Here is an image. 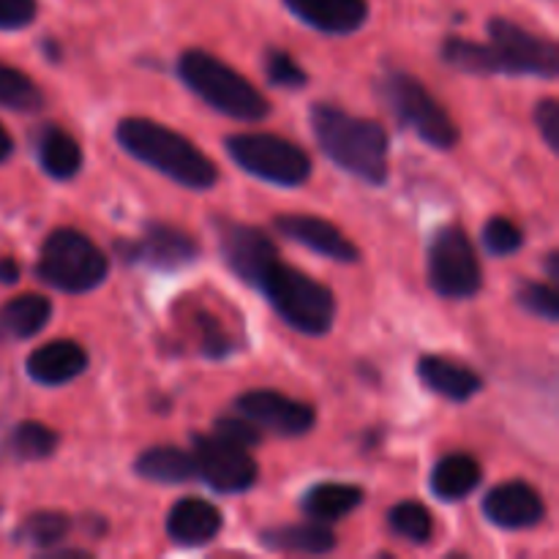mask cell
<instances>
[{
  "mask_svg": "<svg viewBox=\"0 0 559 559\" xmlns=\"http://www.w3.org/2000/svg\"><path fill=\"white\" fill-rule=\"evenodd\" d=\"M317 145L344 173L366 180L369 186L388 183V140L385 126L369 118H355L333 104H314L309 109Z\"/></svg>",
  "mask_w": 559,
  "mask_h": 559,
  "instance_id": "1",
  "label": "cell"
},
{
  "mask_svg": "<svg viewBox=\"0 0 559 559\" xmlns=\"http://www.w3.org/2000/svg\"><path fill=\"white\" fill-rule=\"evenodd\" d=\"M115 140L129 156L145 167L167 175L191 191H211L218 183V167L178 131L151 118H123L115 129Z\"/></svg>",
  "mask_w": 559,
  "mask_h": 559,
  "instance_id": "2",
  "label": "cell"
},
{
  "mask_svg": "<svg viewBox=\"0 0 559 559\" xmlns=\"http://www.w3.org/2000/svg\"><path fill=\"white\" fill-rule=\"evenodd\" d=\"M178 76L194 96L227 118L257 123L271 115L267 98L240 71L205 49H186L178 58Z\"/></svg>",
  "mask_w": 559,
  "mask_h": 559,
  "instance_id": "3",
  "label": "cell"
},
{
  "mask_svg": "<svg viewBox=\"0 0 559 559\" xmlns=\"http://www.w3.org/2000/svg\"><path fill=\"white\" fill-rule=\"evenodd\" d=\"M254 287L289 328L306 336H325L336 322V298L331 289L298 267L287 265L282 257L265 267Z\"/></svg>",
  "mask_w": 559,
  "mask_h": 559,
  "instance_id": "4",
  "label": "cell"
},
{
  "mask_svg": "<svg viewBox=\"0 0 559 559\" xmlns=\"http://www.w3.org/2000/svg\"><path fill=\"white\" fill-rule=\"evenodd\" d=\"M109 260L85 233L71 227L52 229L41 246L36 276L66 295L93 293L107 282Z\"/></svg>",
  "mask_w": 559,
  "mask_h": 559,
  "instance_id": "5",
  "label": "cell"
},
{
  "mask_svg": "<svg viewBox=\"0 0 559 559\" xmlns=\"http://www.w3.org/2000/svg\"><path fill=\"white\" fill-rule=\"evenodd\" d=\"M382 104H388L396 120L413 129L426 145L451 151L459 142V129L440 102L424 87V82L404 71H385L377 82Z\"/></svg>",
  "mask_w": 559,
  "mask_h": 559,
  "instance_id": "6",
  "label": "cell"
},
{
  "mask_svg": "<svg viewBox=\"0 0 559 559\" xmlns=\"http://www.w3.org/2000/svg\"><path fill=\"white\" fill-rule=\"evenodd\" d=\"M227 156L243 169L246 175L282 186L298 189L311 178V158L295 142L278 134H233L227 136Z\"/></svg>",
  "mask_w": 559,
  "mask_h": 559,
  "instance_id": "7",
  "label": "cell"
},
{
  "mask_svg": "<svg viewBox=\"0 0 559 559\" xmlns=\"http://www.w3.org/2000/svg\"><path fill=\"white\" fill-rule=\"evenodd\" d=\"M429 284L440 298L467 300L475 298L484 287L478 251L462 227H442L431 238L429 257H426Z\"/></svg>",
  "mask_w": 559,
  "mask_h": 559,
  "instance_id": "8",
  "label": "cell"
},
{
  "mask_svg": "<svg viewBox=\"0 0 559 559\" xmlns=\"http://www.w3.org/2000/svg\"><path fill=\"white\" fill-rule=\"evenodd\" d=\"M486 31H489V44L500 58L502 74L557 80L559 49L555 41L535 36L516 22L502 20V16H491Z\"/></svg>",
  "mask_w": 559,
  "mask_h": 559,
  "instance_id": "9",
  "label": "cell"
},
{
  "mask_svg": "<svg viewBox=\"0 0 559 559\" xmlns=\"http://www.w3.org/2000/svg\"><path fill=\"white\" fill-rule=\"evenodd\" d=\"M191 445H194L191 456L197 464V478L205 480L218 495H243L257 484L260 467L249 448L238 445L216 431L191 435Z\"/></svg>",
  "mask_w": 559,
  "mask_h": 559,
  "instance_id": "10",
  "label": "cell"
},
{
  "mask_svg": "<svg viewBox=\"0 0 559 559\" xmlns=\"http://www.w3.org/2000/svg\"><path fill=\"white\" fill-rule=\"evenodd\" d=\"M115 249H118L120 260L164 273L183 271L200 260V243L189 233L164 222H147L140 238L118 240Z\"/></svg>",
  "mask_w": 559,
  "mask_h": 559,
  "instance_id": "11",
  "label": "cell"
},
{
  "mask_svg": "<svg viewBox=\"0 0 559 559\" xmlns=\"http://www.w3.org/2000/svg\"><path fill=\"white\" fill-rule=\"evenodd\" d=\"M213 227H216L218 249H222V257L224 262H227L229 271H233L240 282L254 287L257 278H260L262 273H265V267L278 257L273 240L267 238L262 229L233 222V218H213Z\"/></svg>",
  "mask_w": 559,
  "mask_h": 559,
  "instance_id": "12",
  "label": "cell"
},
{
  "mask_svg": "<svg viewBox=\"0 0 559 559\" xmlns=\"http://www.w3.org/2000/svg\"><path fill=\"white\" fill-rule=\"evenodd\" d=\"M235 413L249 418L262 431L278 437H304L314 429L317 413L304 402L276 391H249L235 399Z\"/></svg>",
  "mask_w": 559,
  "mask_h": 559,
  "instance_id": "13",
  "label": "cell"
},
{
  "mask_svg": "<svg viewBox=\"0 0 559 559\" xmlns=\"http://www.w3.org/2000/svg\"><path fill=\"white\" fill-rule=\"evenodd\" d=\"M273 229L284 238L295 240V243L306 246V249L317 251V254L328 257L336 262H358L360 251L347 235L331 222L320 216H309V213H278L273 218Z\"/></svg>",
  "mask_w": 559,
  "mask_h": 559,
  "instance_id": "14",
  "label": "cell"
},
{
  "mask_svg": "<svg viewBox=\"0 0 559 559\" xmlns=\"http://www.w3.org/2000/svg\"><path fill=\"white\" fill-rule=\"evenodd\" d=\"M484 513L500 530H530L546 519V502L524 480H508L484 497Z\"/></svg>",
  "mask_w": 559,
  "mask_h": 559,
  "instance_id": "15",
  "label": "cell"
},
{
  "mask_svg": "<svg viewBox=\"0 0 559 559\" xmlns=\"http://www.w3.org/2000/svg\"><path fill=\"white\" fill-rule=\"evenodd\" d=\"M284 5L300 22L328 36H349L369 20L366 0H284Z\"/></svg>",
  "mask_w": 559,
  "mask_h": 559,
  "instance_id": "16",
  "label": "cell"
},
{
  "mask_svg": "<svg viewBox=\"0 0 559 559\" xmlns=\"http://www.w3.org/2000/svg\"><path fill=\"white\" fill-rule=\"evenodd\" d=\"M222 527V511L200 497L178 500L167 516V538L178 546H189V549H200V546L216 540Z\"/></svg>",
  "mask_w": 559,
  "mask_h": 559,
  "instance_id": "17",
  "label": "cell"
},
{
  "mask_svg": "<svg viewBox=\"0 0 559 559\" xmlns=\"http://www.w3.org/2000/svg\"><path fill=\"white\" fill-rule=\"evenodd\" d=\"M87 369V353L71 338H58L33 349L27 358V377L38 385H66Z\"/></svg>",
  "mask_w": 559,
  "mask_h": 559,
  "instance_id": "18",
  "label": "cell"
},
{
  "mask_svg": "<svg viewBox=\"0 0 559 559\" xmlns=\"http://www.w3.org/2000/svg\"><path fill=\"white\" fill-rule=\"evenodd\" d=\"M418 377L431 393L456 404L469 402L484 388V380L473 369L462 366L459 360L442 358V355H424L418 360Z\"/></svg>",
  "mask_w": 559,
  "mask_h": 559,
  "instance_id": "19",
  "label": "cell"
},
{
  "mask_svg": "<svg viewBox=\"0 0 559 559\" xmlns=\"http://www.w3.org/2000/svg\"><path fill=\"white\" fill-rule=\"evenodd\" d=\"M260 544L271 551H287V555H328L336 549L338 538L325 522H300L278 524L260 533Z\"/></svg>",
  "mask_w": 559,
  "mask_h": 559,
  "instance_id": "20",
  "label": "cell"
},
{
  "mask_svg": "<svg viewBox=\"0 0 559 559\" xmlns=\"http://www.w3.org/2000/svg\"><path fill=\"white\" fill-rule=\"evenodd\" d=\"M52 317V304L41 295H16L0 306V342H25L41 333Z\"/></svg>",
  "mask_w": 559,
  "mask_h": 559,
  "instance_id": "21",
  "label": "cell"
},
{
  "mask_svg": "<svg viewBox=\"0 0 559 559\" xmlns=\"http://www.w3.org/2000/svg\"><path fill=\"white\" fill-rule=\"evenodd\" d=\"M134 473L140 478L153 480V484L162 486H175V484H189L197 478V464L194 456L189 451H180L173 445H156L147 448L136 456Z\"/></svg>",
  "mask_w": 559,
  "mask_h": 559,
  "instance_id": "22",
  "label": "cell"
},
{
  "mask_svg": "<svg viewBox=\"0 0 559 559\" xmlns=\"http://www.w3.org/2000/svg\"><path fill=\"white\" fill-rule=\"evenodd\" d=\"M38 164L55 180H71L82 169V147L69 131L44 126L36 136Z\"/></svg>",
  "mask_w": 559,
  "mask_h": 559,
  "instance_id": "23",
  "label": "cell"
},
{
  "mask_svg": "<svg viewBox=\"0 0 559 559\" xmlns=\"http://www.w3.org/2000/svg\"><path fill=\"white\" fill-rule=\"evenodd\" d=\"M480 464L467 453H451L442 462H437L435 473H431V495L442 502H459L464 497L473 495L480 486Z\"/></svg>",
  "mask_w": 559,
  "mask_h": 559,
  "instance_id": "24",
  "label": "cell"
},
{
  "mask_svg": "<svg viewBox=\"0 0 559 559\" xmlns=\"http://www.w3.org/2000/svg\"><path fill=\"white\" fill-rule=\"evenodd\" d=\"M364 489L349 484H317L300 500V508L314 522H338L364 502Z\"/></svg>",
  "mask_w": 559,
  "mask_h": 559,
  "instance_id": "25",
  "label": "cell"
},
{
  "mask_svg": "<svg viewBox=\"0 0 559 559\" xmlns=\"http://www.w3.org/2000/svg\"><path fill=\"white\" fill-rule=\"evenodd\" d=\"M442 60L453 69L464 71V74H478V76H491L502 74L500 58H497L495 47L491 44H478L467 41V38H445L442 44Z\"/></svg>",
  "mask_w": 559,
  "mask_h": 559,
  "instance_id": "26",
  "label": "cell"
},
{
  "mask_svg": "<svg viewBox=\"0 0 559 559\" xmlns=\"http://www.w3.org/2000/svg\"><path fill=\"white\" fill-rule=\"evenodd\" d=\"M60 437L55 435L49 426L36 424V420H25V424L14 426L9 435V453L20 462H41L58 451Z\"/></svg>",
  "mask_w": 559,
  "mask_h": 559,
  "instance_id": "27",
  "label": "cell"
},
{
  "mask_svg": "<svg viewBox=\"0 0 559 559\" xmlns=\"http://www.w3.org/2000/svg\"><path fill=\"white\" fill-rule=\"evenodd\" d=\"M71 533V519L60 511H38L31 513L25 522L16 530V540L22 544H31L36 549L49 551L55 546H60L66 540V535Z\"/></svg>",
  "mask_w": 559,
  "mask_h": 559,
  "instance_id": "28",
  "label": "cell"
},
{
  "mask_svg": "<svg viewBox=\"0 0 559 559\" xmlns=\"http://www.w3.org/2000/svg\"><path fill=\"white\" fill-rule=\"evenodd\" d=\"M0 107L16 112H38L44 107V93L25 71L0 63Z\"/></svg>",
  "mask_w": 559,
  "mask_h": 559,
  "instance_id": "29",
  "label": "cell"
},
{
  "mask_svg": "<svg viewBox=\"0 0 559 559\" xmlns=\"http://www.w3.org/2000/svg\"><path fill=\"white\" fill-rule=\"evenodd\" d=\"M388 524H391L399 538L409 540L415 546L429 544L431 535H435V516H431L429 508L415 500L393 506L391 513H388Z\"/></svg>",
  "mask_w": 559,
  "mask_h": 559,
  "instance_id": "30",
  "label": "cell"
},
{
  "mask_svg": "<svg viewBox=\"0 0 559 559\" xmlns=\"http://www.w3.org/2000/svg\"><path fill=\"white\" fill-rule=\"evenodd\" d=\"M516 300L527 314L538 317V320L544 322H559V295L555 287H549V284L522 282Z\"/></svg>",
  "mask_w": 559,
  "mask_h": 559,
  "instance_id": "31",
  "label": "cell"
},
{
  "mask_svg": "<svg viewBox=\"0 0 559 559\" xmlns=\"http://www.w3.org/2000/svg\"><path fill=\"white\" fill-rule=\"evenodd\" d=\"M262 63H265L267 80L278 87H287V91H300V87H306V82H309V74H306V71L295 63L293 55L284 52V49L271 47L265 52V60H262Z\"/></svg>",
  "mask_w": 559,
  "mask_h": 559,
  "instance_id": "32",
  "label": "cell"
},
{
  "mask_svg": "<svg viewBox=\"0 0 559 559\" xmlns=\"http://www.w3.org/2000/svg\"><path fill=\"white\" fill-rule=\"evenodd\" d=\"M524 243V235L522 229L516 227V224L511 222V218L506 216H495L486 222L484 227V246L489 254L495 257H511L516 254L519 249H522Z\"/></svg>",
  "mask_w": 559,
  "mask_h": 559,
  "instance_id": "33",
  "label": "cell"
},
{
  "mask_svg": "<svg viewBox=\"0 0 559 559\" xmlns=\"http://www.w3.org/2000/svg\"><path fill=\"white\" fill-rule=\"evenodd\" d=\"M213 431H216V435H222V437H227V440L238 442V445H243V448H254V445H260V442H262L260 426H254L249 418H243V415H238V413L218 418L216 429H213Z\"/></svg>",
  "mask_w": 559,
  "mask_h": 559,
  "instance_id": "34",
  "label": "cell"
},
{
  "mask_svg": "<svg viewBox=\"0 0 559 559\" xmlns=\"http://www.w3.org/2000/svg\"><path fill=\"white\" fill-rule=\"evenodd\" d=\"M36 0H0V31H22L36 20Z\"/></svg>",
  "mask_w": 559,
  "mask_h": 559,
  "instance_id": "35",
  "label": "cell"
},
{
  "mask_svg": "<svg viewBox=\"0 0 559 559\" xmlns=\"http://www.w3.org/2000/svg\"><path fill=\"white\" fill-rule=\"evenodd\" d=\"M535 126H538L540 136H544L546 145L551 147V151H557L559 147V104L557 98H544V102H538V107H535Z\"/></svg>",
  "mask_w": 559,
  "mask_h": 559,
  "instance_id": "36",
  "label": "cell"
},
{
  "mask_svg": "<svg viewBox=\"0 0 559 559\" xmlns=\"http://www.w3.org/2000/svg\"><path fill=\"white\" fill-rule=\"evenodd\" d=\"M202 353L207 355V358H227L229 353H233V344H229V338L224 336L222 328L216 325V322L211 320V317H202Z\"/></svg>",
  "mask_w": 559,
  "mask_h": 559,
  "instance_id": "37",
  "label": "cell"
},
{
  "mask_svg": "<svg viewBox=\"0 0 559 559\" xmlns=\"http://www.w3.org/2000/svg\"><path fill=\"white\" fill-rule=\"evenodd\" d=\"M20 282V262L14 257H0V287Z\"/></svg>",
  "mask_w": 559,
  "mask_h": 559,
  "instance_id": "38",
  "label": "cell"
},
{
  "mask_svg": "<svg viewBox=\"0 0 559 559\" xmlns=\"http://www.w3.org/2000/svg\"><path fill=\"white\" fill-rule=\"evenodd\" d=\"M11 151H14V142H11V134L3 129V123H0V164L11 156Z\"/></svg>",
  "mask_w": 559,
  "mask_h": 559,
  "instance_id": "39",
  "label": "cell"
},
{
  "mask_svg": "<svg viewBox=\"0 0 559 559\" xmlns=\"http://www.w3.org/2000/svg\"><path fill=\"white\" fill-rule=\"evenodd\" d=\"M546 273H549L551 282L559 278V251H549V257H546Z\"/></svg>",
  "mask_w": 559,
  "mask_h": 559,
  "instance_id": "40",
  "label": "cell"
}]
</instances>
